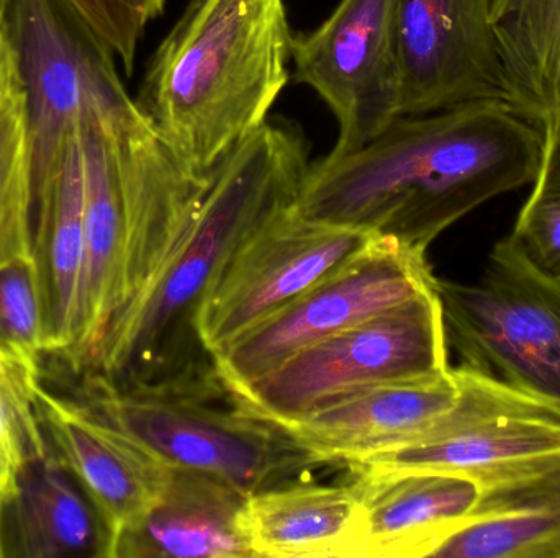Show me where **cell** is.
I'll use <instances>...</instances> for the list:
<instances>
[{"label": "cell", "mask_w": 560, "mask_h": 558, "mask_svg": "<svg viewBox=\"0 0 560 558\" xmlns=\"http://www.w3.org/2000/svg\"><path fill=\"white\" fill-rule=\"evenodd\" d=\"M84 156L78 123L33 203L32 258L38 272L45 356L59 359L74 344L84 269Z\"/></svg>", "instance_id": "19"}, {"label": "cell", "mask_w": 560, "mask_h": 558, "mask_svg": "<svg viewBox=\"0 0 560 558\" xmlns=\"http://www.w3.org/2000/svg\"><path fill=\"white\" fill-rule=\"evenodd\" d=\"M459 399L405 444L348 464L362 472L479 474L497 465L560 452V406L460 364Z\"/></svg>", "instance_id": "11"}, {"label": "cell", "mask_w": 560, "mask_h": 558, "mask_svg": "<svg viewBox=\"0 0 560 558\" xmlns=\"http://www.w3.org/2000/svg\"><path fill=\"white\" fill-rule=\"evenodd\" d=\"M0 353L42 366L45 356L42 288L32 256L0 268Z\"/></svg>", "instance_id": "26"}, {"label": "cell", "mask_w": 560, "mask_h": 558, "mask_svg": "<svg viewBox=\"0 0 560 558\" xmlns=\"http://www.w3.org/2000/svg\"><path fill=\"white\" fill-rule=\"evenodd\" d=\"M98 38L114 51L125 72H133L144 29L164 12L166 0H71Z\"/></svg>", "instance_id": "27"}, {"label": "cell", "mask_w": 560, "mask_h": 558, "mask_svg": "<svg viewBox=\"0 0 560 558\" xmlns=\"http://www.w3.org/2000/svg\"><path fill=\"white\" fill-rule=\"evenodd\" d=\"M5 20L26 92L35 203L88 102L115 114L138 107L118 75L114 51L71 0H10Z\"/></svg>", "instance_id": "7"}, {"label": "cell", "mask_w": 560, "mask_h": 558, "mask_svg": "<svg viewBox=\"0 0 560 558\" xmlns=\"http://www.w3.org/2000/svg\"><path fill=\"white\" fill-rule=\"evenodd\" d=\"M42 366H30L0 353V495L5 494L23 465L48 452L36 408Z\"/></svg>", "instance_id": "24"}, {"label": "cell", "mask_w": 560, "mask_h": 558, "mask_svg": "<svg viewBox=\"0 0 560 558\" xmlns=\"http://www.w3.org/2000/svg\"><path fill=\"white\" fill-rule=\"evenodd\" d=\"M240 530L253 558H361V498L349 485L279 484L246 497Z\"/></svg>", "instance_id": "21"}, {"label": "cell", "mask_w": 560, "mask_h": 558, "mask_svg": "<svg viewBox=\"0 0 560 558\" xmlns=\"http://www.w3.org/2000/svg\"><path fill=\"white\" fill-rule=\"evenodd\" d=\"M114 543L104 511L51 448L0 495V558H112Z\"/></svg>", "instance_id": "17"}, {"label": "cell", "mask_w": 560, "mask_h": 558, "mask_svg": "<svg viewBox=\"0 0 560 558\" xmlns=\"http://www.w3.org/2000/svg\"><path fill=\"white\" fill-rule=\"evenodd\" d=\"M141 118L88 102L78 118L84 156L85 252L74 344L56 366L85 369L127 304L131 235L130 183L118 123Z\"/></svg>", "instance_id": "12"}, {"label": "cell", "mask_w": 560, "mask_h": 558, "mask_svg": "<svg viewBox=\"0 0 560 558\" xmlns=\"http://www.w3.org/2000/svg\"><path fill=\"white\" fill-rule=\"evenodd\" d=\"M36 408L49 448L97 501L117 539L156 503L170 465L75 400L49 390L43 377L36 385Z\"/></svg>", "instance_id": "14"}, {"label": "cell", "mask_w": 560, "mask_h": 558, "mask_svg": "<svg viewBox=\"0 0 560 558\" xmlns=\"http://www.w3.org/2000/svg\"><path fill=\"white\" fill-rule=\"evenodd\" d=\"M65 395L164 464L200 472L249 497L313 467L272 423L243 412L219 373L124 387L92 370L56 369Z\"/></svg>", "instance_id": "4"}, {"label": "cell", "mask_w": 560, "mask_h": 558, "mask_svg": "<svg viewBox=\"0 0 560 558\" xmlns=\"http://www.w3.org/2000/svg\"><path fill=\"white\" fill-rule=\"evenodd\" d=\"M292 39L283 0H190L135 104L187 170L209 176L269 120L289 82Z\"/></svg>", "instance_id": "3"}, {"label": "cell", "mask_w": 560, "mask_h": 558, "mask_svg": "<svg viewBox=\"0 0 560 558\" xmlns=\"http://www.w3.org/2000/svg\"><path fill=\"white\" fill-rule=\"evenodd\" d=\"M15 48H13L12 39H10L9 28H7L5 13H0V85L5 81L10 69L16 64Z\"/></svg>", "instance_id": "28"}, {"label": "cell", "mask_w": 560, "mask_h": 558, "mask_svg": "<svg viewBox=\"0 0 560 558\" xmlns=\"http://www.w3.org/2000/svg\"><path fill=\"white\" fill-rule=\"evenodd\" d=\"M381 236L312 222L292 206L256 229L203 295L197 340L209 356L220 353L283 308L341 271Z\"/></svg>", "instance_id": "8"}, {"label": "cell", "mask_w": 560, "mask_h": 558, "mask_svg": "<svg viewBox=\"0 0 560 558\" xmlns=\"http://www.w3.org/2000/svg\"><path fill=\"white\" fill-rule=\"evenodd\" d=\"M308 169L302 133L283 121H266L230 151L210 173L154 277L114 321L82 370L118 385L144 387L215 369L197 340V308L236 249L295 203Z\"/></svg>", "instance_id": "2"}, {"label": "cell", "mask_w": 560, "mask_h": 558, "mask_svg": "<svg viewBox=\"0 0 560 558\" xmlns=\"http://www.w3.org/2000/svg\"><path fill=\"white\" fill-rule=\"evenodd\" d=\"M434 288L463 366L560 406V277L506 238L476 284L436 277Z\"/></svg>", "instance_id": "6"}, {"label": "cell", "mask_w": 560, "mask_h": 558, "mask_svg": "<svg viewBox=\"0 0 560 558\" xmlns=\"http://www.w3.org/2000/svg\"><path fill=\"white\" fill-rule=\"evenodd\" d=\"M541 128L545 146L535 187L509 239L539 271L560 277V111Z\"/></svg>", "instance_id": "25"}, {"label": "cell", "mask_w": 560, "mask_h": 558, "mask_svg": "<svg viewBox=\"0 0 560 558\" xmlns=\"http://www.w3.org/2000/svg\"><path fill=\"white\" fill-rule=\"evenodd\" d=\"M509 104L541 127L560 111V0H492Z\"/></svg>", "instance_id": "22"}, {"label": "cell", "mask_w": 560, "mask_h": 558, "mask_svg": "<svg viewBox=\"0 0 560 558\" xmlns=\"http://www.w3.org/2000/svg\"><path fill=\"white\" fill-rule=\"evenodd\" d=\"M492 0H397L401 115L477 100L509 104Z\"/></svg>", "instance_id": "13"}, {"label": "cell", "mask_w": 560, "mask_h": 558, "mask_svg": "<svg viewBox=\"0 0 560 558\" xmlns=\"http://www.w3.org/2000/svg\"><path fill=\"white\" fill-rule=\"evenodd\" d=\"M542 146V128L503 100L401 115L365 146L310 164L292 210L427 252L477 206L532 183Z\"/></svg>", "instance_id": "1"}, {"label": "cell", "mask_w": 560, "mask_h": 558, "mask_svg": "<svg viewBox=\"0 0 560 558\" xmlns=\"http://www.w3.org/2000/svg\"><path fill=\"white\" fill-rule=\"evenodd\" d=\"M434 278L427 252L378 238L341 271L213 354V366L226 389H238L299 351L431 290Z\"/></svg>", "instance_id": "9"}, {"label": "cell", "mask_w": 560, "mask_h": 558, "mask_svg": "<svg viewBox=\"0 0 560 558\" xmlns=\"http://www.w3.org/2000/svg\"><path fill=\"white\" fill-rule=\"evenodd\" d=\"M33 199L26 92L19 61L0 85V268L32 256Z\"/></svg>", "instance_id": "23"}, {"label": "cell", "mask_w": 560, "mask_h": 558, "mask_svg": "<svg viewBox=\"0 0 560 558\" xmlns=\"http://www.w3.org/2000/svg\"><path fill=\"white\" fill-rule=\"evenodd\" d=\"M10 0H0V13L7 12V7H9Z\"/></svg>", "instance_id": "29"}, {"label": "cell", "mask_w": 560, "mask_h": 558, "mask_svg": "<svg viewBox=\"0 0 560 558\" xmlns=\"http://www.w3.org/2000/svg\"><path fill=\"white\" fill-rule=\"evenodd\" d=\"M474 475L479 503L430 557L560 558V452Z\"/></svg>", "instance_id": "16"}, {"label": "cell", "mask_w": 560, "mask_h": 558, "mask_svg": "<svg viewBox=\"0 0 560 558\" xmlns=\"http://www.w3.org/2000/svg\"><path fill=\"white\" fill-rule=\"evenodd\" d=\"M395 7L397 0H341L318 28L293 36L296 81L338 120V140L326 157L365 146L400 117Z\"/></svg>", "instance_id": "10"}, {"label": "cell", "mask_w": 560, "mask_h": 558, "mask_svg": "<svg viewBox=\"0 0 560 558\" xmlns=\"http://www.w3.org/2000/svg\"><path fill=\"white\" fill-rule=\"evenodd\" d=\"M361 498V558L430 557L479 503L476 475L453 472L352 471Z\"/></svg>", "instance_id": "18"}, {"label": "cell", "mask_w": 560, "mask_h": 558, "mask_svg": "<svg viewBox=\"0 0 560 558\" xmlns=\"http://www.w3.org/2000/svg\"><path fill=\"white\" fill-rule=\"evenodd\" d=\"M457 399L459 383L450 369L440 376L372 387L276 426L313 465L352 464L417 438L453 409Z\"/></svg>", "instance_id": "15"}, {"label": "cell", "mask_w": 560, "mask_h": 558, "mask_svg": "<svg viewBox=\"0 0 560 558\" xmlns=\"http://www.w3.org/2000/svg\"><path fill=\"white\" fill-rule=\"evenodd\" d=\"M245 500L219 478L171 467L156 503L118 533L112 558H253L240 530Z\"/></svg>", "instance_id": "20"}, {"label": "cell", "mask_w": 560, "mask_h": 558, "mask_svg": "<svg viewBox=\"0 0 560 558\" xmlns=\"http://www.w3.org/2000/svg\"><path fill=\"white\" fill-rule=\"evenodd\" d=\"M450 369L443 310L433 287L299 351L230 393L243 412L285 425L362 390Z\"/></svg>", "instance_id": "5"}]
</instances>
